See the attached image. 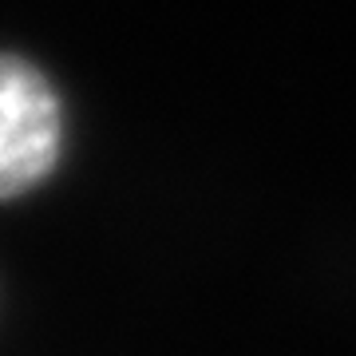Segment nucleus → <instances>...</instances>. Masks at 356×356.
Masks as SVG:
<instances>
[{
  "instance_id": "nucleus-1",
  "label": "nucleus",
  "mask_w": 356,
  "mask_h": 356,
  "mask_svg": "<svg viewBox=\"0 0 356 356\" xmlns=\"http://www.w3.org/2000/svg\"><path fill=\"white\" fill-rule=\"evenodd\" d=\"M67 151L64 95L36 60L0 51V202H20L48 182Z\"/></svg>"
}]
</instances>
